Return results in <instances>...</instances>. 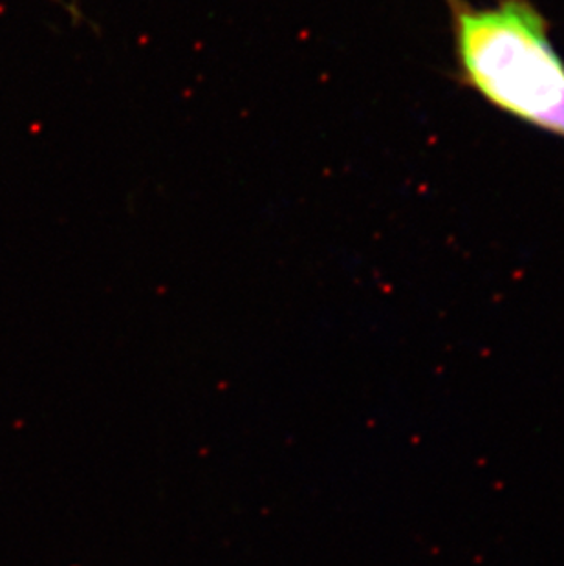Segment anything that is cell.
<instances>
[{"label":"cell","instance_id":"6da1fadb","mask_svg":"<svg viewBox=\"0 0 564 566\" xmlns=\"http://www.w3.org/2000/svg\"><path fill=\"white\" fill-rule=\"evenodd\" d=\"M457 77L491 107L564 139V60L533 0H446Z\"/></svg>","mask_w":564,"mask_h":566}]
</instances>
